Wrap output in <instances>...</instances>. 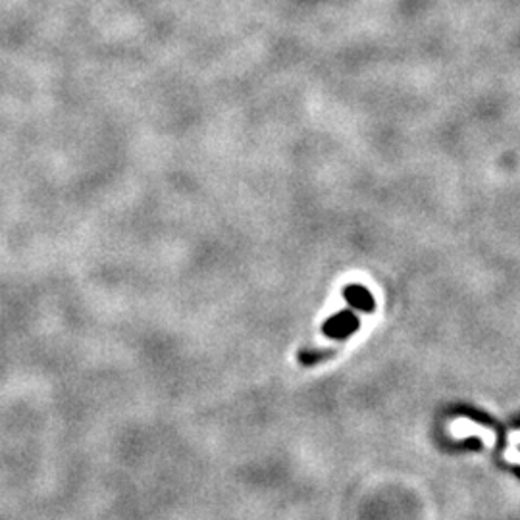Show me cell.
<instances>
[{
  "label": "cell",
  "instance_id": "cell-1",
  "mask_svg": "<svg viewBox=\"0 0 520 520\" xmlns=\"http://www.w3.org/2000/svg\"><path fill=\"white\" fill-rule=\"evenodd\" d=\"M359 328V318L353 311H343L340 314L332 316L324 326H322V333L330 340H345L351 333L357 332Z\"/></svg>",
  "mask_w": 520,
  "mask_h": 520
},
{
  "label": "cell",
  "instance_id": "cell-2",
  "mask_svg": "<svg viewBox=\"0 0 520 520\" xmlns=\"http://www.w3.org/2000/svg\"><path fill=\"white\" fill-rule=\"evenodd\" d=\"M343 297L347 299V303L359 309L362 312H372L374 311V297L370 293L369 289L362 287V285H357V283H351L347 285L345 291H343Z\"/></svg>",
  "mask_w": 520,
  "mask_h": 520
},
{
  "label": "cell",
  "instance_id": "cell-3",
  "mask_svg": "<svg viewBox=\"0 0 520 520\" xmlns=\"http://www.w3.org/2000/svg\"><path fill=\"white\" fill-rule=\"evenodd\" d=\"M332 353H326V351H318V353H303L301 354V362L303 364H316L322 359H328Z\"/></svg>",
  "mask_w": 520,
  "mask_h": 520
}]
</instances>
